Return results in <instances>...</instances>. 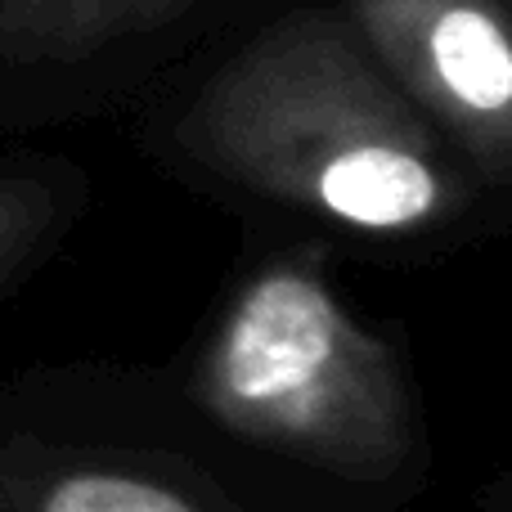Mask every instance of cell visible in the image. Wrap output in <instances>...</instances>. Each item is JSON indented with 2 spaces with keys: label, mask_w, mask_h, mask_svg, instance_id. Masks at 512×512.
Listing matches in <instances>:
<instances>
[{
  "label": "cell",
  "mask_w": 512,
  "mask_h": 512,
  "mask_svg": "<svg viewBox=\"0 0 512 512\" xmlns=\"http://www.w3.org/2000/svg\"><path fill=\"white\" fill-rule=\"evenodd\" d=\"M194 0H0V72L72 68Z\"/></svg>",
  "instance_id": "cell-4"
},
{
  "label": "cell",
  "mask_w": 512,
  "mask_h": 512,
  "mask_svg": "<svg viewBox=\"0 0 512 512\" xmlns=\"http://www.w3.org/2000/svg\"><path fill=\"white\" fill-rule=\"evenodd\" d=\"M508 512H512V499H508Z\"/></svg>",
  "instance_id": "cell-7"
},
{
  "label": "cell",
  "mask_w": 512,
  "mask_h": 512,
  "mask_svg": "<svg viewBox=\"0 0 512 512\" xmlns=\"http://www.w3.org/2000/svg\"><path fill=\"white\" fill-rule=\"evenodd\" d=\"M63 221V180L36 167H0V288L23 274Z\"/></svg>",
  "instance_id": "cell-6"
},
{
  "label": "cell",
  "mask_w": 512,
  "mask_h": 512,
  "mask_svg": "<svg viewBox=\"0 0 512 512\" xmlns=\"http://www.w3.org/2000/svg\"><path fill=\"white\" fill-rule=\"evenodd\" d=\"M346 18L396 90L481 171H512L508 0H346Z\"/></svg>",
  "instance_id": "cell-3"
},
{
  "label": "cell",
  "mask_w": 512,
  "mask_h": 512,
  "mask_svg": "<svg viewBox=\"0 0 512 512\" xmlns=\"http://www.w3.org/2000/svg\"><path fill=\"white\" fill-rule=\"evenodd\" d=\"M198 400L230 432L337 472H391L414 445L391 346L306 252L261 265L234 292L198 364Z\"/></svg>",
  "instance_id": "cell-2"
},
{
  "label": "cell",
  "mask_w": 512,
  "mask_h": 512,
  "mask_svg": "<svg viewBox=\"0 0 512 512\" xmlns=\"http://www.w3.org/2000/svg\"><path fill=\"white\" fill-rule=\"evenodd\" d=\"M207 171L364 234L459 216L468 180L342 9L261 27L207 77L176 131Z\"/></svg>",
  "instance_id": "cell-1"
},
{
  "label": "cell",
  "mask_w": 512,
  "mask_h": 512,
  "mask_svg": "<svg viewBox=\"0 0 512 512\" xmlns=\"http://www.w3.org/2000/svg\"><path fill=\"white\" fill-rule=\"evenodd\" d=\"M32 512H198L180 490L113 468H68L36 486Z\"/></svg>",
  "instance_id": "cell-5"
}]
</instances>
